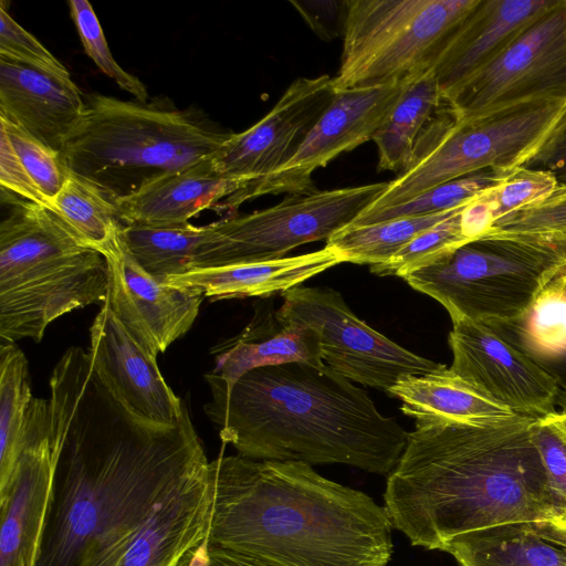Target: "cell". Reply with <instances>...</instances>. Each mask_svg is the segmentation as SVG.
Masks as SVG:
<instances>
[{
  "instance_id": "obj_18",
  "label": "cell",
  "mask_w": 566,
  "mask_h": 566,
  "mask_svg": "<svg viewBox=\"0 0 566 566\" xmlns=\"http://www.w3.org/2000/svg\"><path fill=\"white\" fill-rule=\"evenodd\" d=\"M92 363L107 388L150 420L174 423L187 406L165 381L154 355L117 318L105 301L90 329Z\"/></svg>"
},
{
  "instance_id": "obj_47",
  "label": "cell",
  "mask_w": 566,
  "mask_h": 566,
  "mask_svg": "<svg viewBox=\"0 0 566 566\" xmlns=\"http://www.w3.org/2000/svg\"><path fill=\"white\" fill-rule=\"evenodd\" d=\"M206 547L196 556L189 566H205Z\"/></svg>"
},
{
  "instance_id": "obj_28",
  "label": "cell",
  "mask_w": 566,
  "mask_h": 566,
  "mask_svg": "<svg viewBox=\"0 0 566 566\" xmlns=\"http://www.w3.org/2000/svg\"><path fill=\"white\" fill-rule=\"evenodd\" d=\"M31 394L28 359L15 343L0 345V493L14 473L23 449Z\"/></svg>"
},
{
  "instance_id": "obj_35",
  "label": "cell",
  "mask_w": 566,
  "mask_h": 566,
  "mask_svg": "<svg viewBox=\"0 0 566 566\" xmlns=\"http://www.w3.org/2000/svg\"><path fill=\"white\" fill-rule=\"evenodd\" d=\"M461 211L418 234L387 262L371 265L370 272L380 276L403 277L441 261L470 243L461 230Z\"/></svg>"
},
{
  "instance_id": "obj_41",
  "label": "cell",
  "mask_w": 566,
  "mask_h": 566,
  "mask_svg": "<svg viewBox=\"0 0 566 566\" xmlns=\"http://www.w3.org/2000/svg\"><path fill=\"white\" fill-rule=\"evenodd\" d=\"M312 31L322 40L344 35L347 0H290Z\"/></svg>"
},
{
  "instance_id": "obj_30",
  "label": "cell",
  "mask_w": 566,
  "mask_h": 566,
  "mask_svg": "<svg viewBox=\"0 0 566 566\" xmlns=\"http://www.w3.org/2000/svg\"><path fill=\"white\" fill-rule=\"evenodd\" d=\"M558 182L557 176L545 168L516 170L465 205L460 213L463 235L470 242L479 240L502 218L549 196Z\"/></svg>"
},
{
  "instance_id": "obj_2",
  "label": "cell",
  "mask_w": 566,
  "mask_h": 566,
  "mask_svg": "<svg viewBox=\"0 0 566 566\" xmlns=\"http://www.w3.org/2000/svg\"><path fill=\"white\" fill-rule=\"evenodd\" d=\"M522 416L470 423H416L392 471L384 506L413 546L443 551L452 539L501 525H566Z\"/></svg>"
},
{
  "instance_id": "obj_8",
  "label": "cell",
  "mask_w": 566,
  "mask_h": 566,
  "mask_svg": "<svg viewBox=\"0 0 566 566\" xmlns=\"http://www.w3.org/2000/svg\"><path fill=\"white\" fill-rule=\"evenodd\" d=\"M564 269L566 259L549 249L480 239L402 279L439 302L452 322L500 328L517 323Z\"/></svg>"
},
{
  "instance_id": "obj_11",
  "label": "cell",
  "mask_w": 566,
  "mask_h": 566,
  "mask_svg": "<svg viewBox=\"0 0 566 566\" xmlns=\"http://www.w3.org/2000/svg\"><path fill=\"white\" fill-rule=\"evenodd\" d=\"M563 101H566V0H557L493 63L448 95L443 103L457 122L474 124Z\"/></svg>"
},
{
  "instance_id": "obj_4",
  "label": "cell",
  "mask_w": 566,
  "mask_h": 566,
  "mask_svg": "<svg viewBox=\"0 0 566 566\" xmlns=\"http://www.w3.org/2000/svg\"><path fill=\"white\" fill-rule=\"evenodd\" d=\"M205 406L224 443L254 460L345 464L388 475L407 444L395 418L326 365L248 371Z\"/></svg>"
},
{
  "instance_id": "obj_22",
  "label": "cell",
  "mask_w": 566,
  "mask_h": 566,
  "mask_svg": "<svg viewBox=\"0 0 566 566\" xmlns=\"http://www.w3.org/2000/svg\"><path fill=\"white\" fill-rule=\"evenodd\" d=\"M212 158L160 176L135 193L118 199L116 206L122 223H187L191 217L217 207L249 184L218 174Z\"/></svg>"
},
{
  "instance_id": "obj_31",
  "label": "cell",
  "mask_w": 566,
  "mask_h": 566,
  "mask_svg": "<svg viewBox=\"0 0 566 566\" xmlns=\"http://www.w3.org/2000/svg\"><path fill=\"white\" fill-rule=\"evenodd\" d=\"M66 168V167H65ZM87 247L99 251L123 224L116 203L97 187L66 168L51 209Z\"/></svg>"
},
{
  "instance_id": "obj_44",
  "label": "cell",
  "mask_w": 566,
  "mask_h": 566,
  "mask_svg": "<svg viewBox=\"0 0 566 566\" xmlns=\"http://www.w3.org/2000/svg\"><path fill=\"white\" fill-rule=\"evenodd\" d=\"M543 365L558 379L562 388L566 387V354Z\"/></svg>"
},
{
  "instance_id": "obj_36",
  "label": "cell",
  "mask_w": 566,
  "mask_h": 566,
  "mask_svg": "<svg viewBox=\"0 0 566 566\" xmlns=\"http://www.w3.org/2000/svg\"><path fill=\"white\" fill-rule=\"evenodd\" d=\"M69 7L85 53L122 90L132 94L139 102H147L148 93L144 83L138 77L124 71L113 57L91 3L86 0H70Z\"/></svg>"
},
{
  "instance_id": "obj_19",
  "label": "cell",
  "mask_w": 566,
  "mask_h": 566,
  "mask_svg": "<svg viewBox=\"0 0 566 566\" xmlns=\"http://www.w3.org/2000/svg\"><path fill=\"white\" fill-rule=\"evenodd\" d=\"M556 1L480 0L432 66L442 99L493 63Z\"/></svg>"
},
{
  "instance_id": "obj_10",
  "label": "cell",
  "mask_w": 566,
  "mask_h": 566,
  "mask_svg": "<svg viewBox=\"0 0 566 566\" xmlns=\"http://www.w3.org/2000/svg\"><path fill=\"white\" fill-rule=\"evenodd\" d=\"M387 185L295 193L273 207L210 223L192 269L277 260L302 244L327 240L350 224Z\"/></svg>"
},
{
  "instance_id": "obj_5",
  "label": "cell",
  "mask_w": 566,
  "mask_h": 566,
  "mask_svg": "<svg viewBox=\"0 0 566 566\" xmlns=\"http://www.w3.org/2000/svg\"><path fill=\"white\" fill-rule=\"evenodd\" d=\"M232 134L167 98L143 103L91 94L61 159L116 203L160 176L214 157Z\"/></svg>"
},
{
  "instance_id": "obj_14",
  "label": "cell",
  "mask_w": 566,
  "mask_h": 566,
  "mask_svg": "<svg viewBox=\"0 0 566 566\" xmlns=\"http://www.w3.org/2000/svg\"><path fill=\"white\" fill-rule=\"evenodd\" d=\"M448 344L453 357L450 370L496 403L531 419L555 411L560 382L500 328L458 319Z\"/></svg>"
},
{
  "instance_id": "obj_38",
  "label": "cell",
  "mask_w": 566,
  "mask_h": 566,
  "mask_svg": "<svg viewBox=\"0 0 566 566\" xmlns=\"http://www.w3.org/2000/svg\"><path fill=\"white\" fill-rule=\"evenodd\" d=\"M530 437L541 457L549 488L566 516V416L555 410L532 419Z\"/></svg>"
},
{
  "instance_id": "obj_6",
  "label": "cell",
  "mask_w": 566,
  "mask_h": 566,
  "mask_svg": "<svg viewBox=\"0 0 566 566\" xmlns=\"http://www.w3.org/2000/svg\"><path fill=\"white\" fill-rule=\"evenodd\" d=\"M9 203L0 224V340L38 343L57 317L105 302L109 268L49 208Z\"/></svg>"
},
{
  "instance_id": "obj_32",
  "label": "cell",
  "mask_w": 566,
  "mask_h": 566,
  "mask_svg": "<svg viewBox=\"0 0 566 566\" xmlns=\"http://www.w3.org/2000/svg\"><path fill=\"white\" fill-rule=\"evenodd\" d=\"M480 239L545 248L566 259V184L558 182L543 200L502 218Z\"/></svg>"
},
{
  "instance_id": "obj_12",
  "label": "cell",
  "mask_w": 566,
  "mask_h": 566,
  "mask_svg": "<svg viewBox=\"0 0 566 566\" xmlns=\"http://www.w3.org/2000/svg\"><path fill=\"white\" fill-rule=\"evenodd\" d=\"M281 295L277 317L313 327L319 335L324 364L350 381L388 394L402 376L424 375L446 366L368 326L333 289L297 286Z\"/></svg>"
},
{
  "instance_id": "obj_29",
  "label": "cell",
  "mask_w": 566,
  "mask_h": 566,
  "mask_svg": "<svg viewBox=\"0 0 566 566\" xmlns=\"http://www.w3.org/2000/svg\"><path fill=\"white\" fill-rule=\"evenodd\" d=\"M465 205L432 214L400 217L365 226L348 224L331 235L326 245L343 262L378 265L391 259L421 232L460 212Z\"/></svg>"
},
{
  "instance_id": "obj_42",
  "label": "cell",
  "mask_w": 566,
  "mask_h": 566,
  "mask_svg": "<svg viewBox=\"0 0 566 566\" xmlns=\"http://www.w3.org/2000/svg\"><path fill=\"white\" fill-rule=\"evenodd\" d=\"M539 163L554 172L559 182L566 184V135L536 164Z\"/></svg>"
},
{
  "instance_id": "obj_13",
  "label": "cell",
  "mask_w": 566,
  "mask_h": 566,
  "mask_svg": "<svg viewBox=\"0 0 566 566\" xmlns=\"http://www.w3.org/2000/svg\"><path fill=\"white\" fill-rule=\"evenodd\" d=\"M409 78V77H408ZM337 91L295 155L273 174L248 184L222 200L218 210H235L263 195L307 193L317 189L312 174L339 154L350 151L374 135L399 99L407 80Z\"/></svg>"
},
{
  "instance_id": "obj_1",
  "label": "cell",
  "mask_w": 566,
  "mask_h": 566,
  "mask_svg": "<svg viewBox=\"0 0 566 566\" xmlns=\"http://www.w3.org/2000/svg\"><path fill=\"white\" fill-rule=\"evenodd\" d=\"M48 400L54 475L34 566H189L208 544L211 495L188 409L174 423L140 416L77 346Z\"/></svg>"
},
{
  "instance_id": "obj_34",
  "label": "cell",
  "mask_w": 566,
  "mask_h": 566,
  "mask_svg": "<svg viewBox=\"0 0 566 566\" xmlns=\"http://www.w3.org/2000/svg\"><path fill=\"white\" fill-rule=\"evenodd\" d=\"M517 344L539 363L566 354V297L551 282L514 325Z\"/></svg>"
},
{
  "instance_id": "obj_15",
  "label": "cell",
  "mask_w": 566,
  "mask_h": 566,
  "mask_svg": "<svg viewBox=\"0 0 566 566\" xmlns=\"http://www.w3.org/2000/svg\"><path fill=\"white\" fill-rule=\"evenodd\" d=\"M333 77H297L258 123L233 133L212 158L218 174L252 182L281 168L298 150L335 96Z\"/></svg>"
},
{
  "instance_id": "obj_37",
  "label": "cell",
  "mask_w": 566,
  "mask_h": 566,
  "mask_svg": "<svg viewBox=\"0 0 566 566\" xmlns=\"http://www.w3.org/2000/svg\"><path fill=\"white\" fill-rule=\"evenodd\" d=\"M0 125L7 130L27 171L51 205L66 178L61 155L2 116Z\"/></svg>"
},
{
  "instance_id": "obj_25",
  "label": "cell",
  "mask_w": 566,
  "mask_h": 566,
  "mask_svg": "<svg viewBox=\"0 0 566 566\" xmlns=\"http://www.w3.org/2000/svg\"><path fill=\"white\" fill-rule=\"evenodd\" d=\"M388 395L416 423H485L518 416L496 403L443 366L419 376L400 377Z\"/></svg>"
},
{
  "instance_id": "obj_20",
  "label": "cell",
  "mask_w": 566,
  "mask_h": 566,
  "mask_svg": "<svg viewBox=\"0 0 566 566\" xmlns=\"http://www.w3.org/2000/svg\"><path fill=\"white\" fill-rule=\"evenodd\" d=\"M84 113L85 96L75 83L0 57V116L61 155Z\"/></svg>"
},
{
  "instance_id": "obj_33",
  "label": "cell",
  "mask_w": 566,
  "mask_h": 566,
  "mask_svg": "<svg viewBox=\"0 0 566 566\" xmlns=\"http://www.w3.org/2000/svg\"><path fill=\"white\" fill-rule=\"evenodd\" d=\"M506 177L494 170H482L436 186L401 205L361 212L350 226H365L400 217L432 214L455 209L496 186Z\"/></svg>"
},
{
  "instance_id": "obj_45",
  "label": "cell",
  "mask_w": 566,
  "mask_h": 566,
  "mask_svg": "<svg viewBox=\"0 0 566 566\" xmlns=\"http://www.w3.org/2000/svg\"><path fill=\"white\" fill-rule=\"evenodd\" d=\"M552 283L566 297V269H564Z\"/></svg>"
},
{
  "instance_id": "obj_9",
  "label": "cell",
  "mask_w": 566,
  "mask_h": 566,
  "mask_svg": "<svg viewBox=\"0 0 566 566\" xmlns=\"http://www.w3.org/2000/svg\"><path fill=\"white\" fill-rule=\"evenodd\" d=\"M480 0H347L335 91L403 81L433 66Z\"/></svg>"
},
{
  "instance_id": "obj_3",
  "label": "cell",
  "mask_w": 566,
  "mask_h": 566,
  "mask_svg": "<svg viewBox=\"0 0 566 566\" xmlns=\"http://www.w3.org/2000/svg\"><path fill=\"white\" fill-rule=\"evenodd\" d=\"M208 544L253 566H387L384 505L296 461L209 462Z\"/></svg>"
},
{
  "instance_id": "obj_24",
  "label": "cell",
  "mask_w": 566,
  "mask_h": 566,
  "mask_svg": "<svg viewBox=\"0 0 566 566\" xmlns=\"http://www.w3.org/2000/svg\"><path fill=\"white\" fill-rule=\"evenodd\" d=\"M442 552L460 566H566V526L549 522L501 525L459 536Z\"/></svg>"
},
{
  "instance_id": "obj_16",
  "label": "cell",
  "mask_w": 566,
  "mask_h": 566,
  "mask_svg": "<svg viewBox=\"0 0 566 566\" xmlns=\"http://www.w3.org/2000/svg\"><path fill=\"white\" fill-rule=\"evenodd\" d=\"M120 227L98 251L109 268L105 301L128 332L157 356L189 331L205 295L146 272L128 251Z\"/></svg>"
},
{
  "instance_id": "obj_17",
  "label": "cell",
  "mask_w": 566,
  "mask_h": 566,
  "mask_svg": "<svg viewBox=\"0 0 566 566\" xmlns=\"http://www.w3.org/2000/svg\"><path fill=\"white\" fill-rule=\"evenodd\" d=\"M53 475L49 400L33 397L23 449L8 489L0 493V566H34Z\"/></svg>"
},
{
  "instance_id": "obj_43",
  "label": "cell",
  "mask_w": 566,
  "mask_h": 566,
  "mask_svg": "<svg viewBox=\"0 0 566 566\" xmlns=\"http://www.w3.org/2000/svg\"><path fill=\"white\" fill-rule=\"evenodd\" d=\"M205 566H253L233 555L207 545L205 554Z\"/></svg>"
},
{
  "instance_id": "obj_7",
  "label": "cell",
  "mask_w": 566,
  "mask_h": 566,
  "mask_svg": "<svg viewBox=\"0 0 566 566\" xmlns=\"http://www.w3.org/2000/svg\"><path fill=\"white\" fill-rule=\"evenodd\" d=\"M566 135V101L544 103L474 124L443 106L385 191L363 212L401 205L448 181L482 170L512 175L536 164Z\"/></svg>"
},
{
  "instance_id": "obj_40",
  "label": "cell",
  "mask_w": 566,
  "mask_h": 566,
  "mask_svg": "<svg viewBox=\"0 0 566 566\" xmlns=\"http://www.w3.org/2000/svg\"><path fill=\"white\" fill-rule=\"evenodd\" d=\"M0 185L2 189L27 201L51 209L49 200L40 191L20 160L4 127L0 125Z\"/></svg>"
},
{
  "instance_id": "obj_26",
  "label": "cell",
  "mask_w": 566,
  "mask_h": 566,
  "mask_svg": "<svg viewBox=\"0 0 566 566\" xmlns=\"http://www.w3.org/2000/svg\"><path fill=\"white\" fill-rule=\"evenodd\" d=\"M444 103L432 67L409 77L395 107L376 132L378 170L401 171L421 134Z\"/></svg>"
},
{
  "instance_id": "obj_27",
  "label": "cell",
  "mask_w": 566,
  "mask_h": 566,
  "mask_svg": "<svg viewBox=\"0 0 566 566\" xmlns=\"http://www.w3.org/2000/svg\"><path fill=\"white\" fill-rule=\"evenodd\" d=\"M138 264L161 282L193 266L197 251L206 242L209 227L180 224H123L119 229Z\"/></svg>"
},
{
  "instance_id": "obj_48",
  "label": "cell",
  "mask_w": 566,
  "mask_h": 566,
  "mask_svg": "<svg viewBox=\"0 0 566 566\" xmlns=\"http://www.w3.org/2000/svg\"><path fill=\"white\" fill-rule=\"evenodd\" d=\"M563 415V413H562Z\"/></svg>"
},
{
  "instance_id": "obj_21",
  "label": "cell",
  "mask_w": 566,
  "mask_h": 566,
  "mask_svg": "<svg viewBox=\"0 0 566 566\" xmlns=\"http://www.w3.org/2000/svg\"><path fill=\"white\" fill-rule=\"evenodd\" d=\"M216 365L206 379L212 391L228 390L250 370L289 363L325 365L318 333L304 324L281 321L273 304L256 302L250 323L212 350Z\"/></svg>"
},
{
  "instance_id": "obj_39",
  "label": "cell",
  "mask_w": 566,
  "mask_h": 566,
  "mask_svg": "<svg viewBox=\"0 0 566 566\" xmlns=\"http://www.w3.org/2000/svg\"><path fill=\"white\" fill-rule=\"evenodd\" d=\"M0 57L27 65L61 82L74 83L69 70L0 6Z\"/></svg>"
},
{
  "instance_id": "obj_23",
  "label": "cell",
  "mask_w": 566,
  "mask_h": 566,
  "mask_svg": "<svg viewBox=\"0 0 566 566\" xmlns=\"http://www.w3.org/2000/svg\"><path fill=\"white\" fill-rule=\"evenodd\" d=\"M344 263L331 248L265 262L195 268L164 283L192 287L211 301L270 297L300 286L313 276Z\"/></svg>"
},
{
  "instance_id": "obj_46",
  "label": "cell",
  "mask_w": 566,
  "mask_h": 566,
  "mask_svg": "<svg viewBox=\"0 0 566 566\" xmlns=\"http://www.w3.org/2000/svg\"><path fill=\"white\" fill-rule=\"evenodd\" d=\"M557 405L559 406V412L566 416V387L562 388Z\"/></svg>"
},
{
  "instance_id": "obj_49",
  "label": "cell",
  "mask_w": 566,
  "mask_h": 566,
  "mask_svg": "<svg viewBox=\"0 0 566 566\" xmlns=\"http://www.w3.org/2000/svg\"><path fill=\"white\" fill-rule=\"evenodd\" d=\"M566 526V525H565Z\"/></svg>"
}]
</instances>
